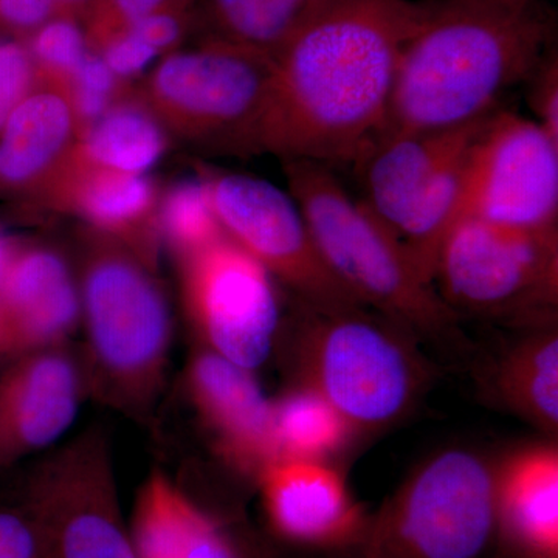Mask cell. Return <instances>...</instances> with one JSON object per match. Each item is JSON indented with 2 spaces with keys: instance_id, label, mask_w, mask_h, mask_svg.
<instances>
[{
  "instance_id": "83f0119b",
  "label": "cell",
  "mask_w": 558,
  "mask_h": 558,
  "mask_svg": "<svg viewBox=\"0 0 558 558\" xmlns=\"http://www.w3.org/2000/svg\"><path fill=\"white\" fill-rule=\"evenodd\" d=\"M73 105L84 132L117 102L132 94L130 83L113 75L97 51H89L70 80ZM84 135V134H83Z\"/></svg>"
},
{
  "instance_id": "2e32d148",
  "label": "cell",
  "mask_w": 558,
  "mask_h": 558,
  "mask_svg": "<svg viewBox=\"0 0 558 558\" xmlns=\"http://www.w3.org/2000/svg\"><path fill=\"white\" fill-rule=\"evenodd\" d=\"M54 211L78 216L89 229L116 238L156 267L160 191L145 174L109 170L73 148L38 196Z\"/></svg>"
},
{
  "instance_id": "e0dca14e",
  "label": "cell",
  "mask_w": 558,
  "mask_h": 558,
  "mask_svg": "<svg viewBox=\"0 0 558 558\" xmlns=\"http://www.w3.org/2000/svg\"><path fill=\"white\" fill-rule=\"evenodd\" d=\"M488 117L453 130L380 135L355 165L366 207L399 238L413 209L468 156Z\"/></svg>"
},
{
  "instance_id": "44dd1931",
  "label": "cell",
  "mask_w": 558,
  "mask_h": 558,
  "mask_svg": "<svg viewBox=\"0 0 558 558\" xmlns=\"http://www.w3.org/2000/svg\"><path fill=\"white\" fill-rule=\"evenodd\" d=\"M130 531L137 558H245L229 529L159 470L140 487Z\"/></svg>"
},
{
  "instance_id": "603a6c76",
  "label": "cell",
  "mask_w": 558,
  "mask_h": 558,
  "mask_svg": "<svg viewBox=\"0 0 558 558\" xmlns=\"http://www.w3.org/2000/svg\"><path fill=\"white\" fill-rule=\"evenodd\" d=\"M332 0H193L197 40L229 44L274 60Z\"/></svg>"
},
{
  "instance_id": "8992f818",
  "label": "cell",
  "mask_w": 558,
  "mask_h": 558,
  "mask_svg": "<svg viewBox=\"0 0 558 558\" xmlns=\"http://www.w3.org/2000/svg\"><path fill=\"white\" fill-rule=\"evenodd\" d=\"M497 538V462L478 451L433 454L374 515L360 558H483Z\"/></svg>"
},
{
  "instance_id": "7a4b0ae2",
  "label": "cell",
  "mask_w": 558,
  "mask_h": 558,
  "mask_svg": "<svg viewBox=\"0 0 558 558\" xmlns=\"http://www.w3.org/2000/svg\"><path fill=\"white\" fill-rule=\"evenodd\" d=\"M557 14L545 0H425L403 46L388 132L453 130L501 109L553 49Z\"/></svg>"
},
{
  "instance_id": "7402d4cb",
  "label": "cell",
  "mask_w": 558,
  "mask_h": 558,
  "mask_svg": "<svg viewBox=\"0 0 558 558\" xmlns=\"http://www.w3.org/2000/svg\"><path fill=\"white\" fill-rule=\"evenodd\" d=\"M488 396L549 436L558 427V336L553 322L527 328L487 369Z\"/></svg>"
},
{
  "instance_id": "4316f807",
  "label": "cell",
  "mask_w": 558,
  "mask_h": 558,
  "mask_svg": "<svg viewBox=\"0 0 558 558\" xmlns=\"http://www.w3.org/2000/svg\"><path fill=\"white\" fill-rule=\"evenodd\" d=\"M31 51L36 75L70 83L90 47L86 32L73 17H54L32 33Z\"/></svg>"
},
{
  "instance_id": "4fadbf2b",
  "label": "cell",
  "mask_w": 558,
  "mask_h": 558,
  "mask_svg": "<svg viewBox=\"0 0 558 558\" xmlns=\"http://www.w3.org/2000/svg\"><path fill=\"white\" fill-rule=\"evenodd\" d=\"M84 395L83 366L65 344L11 359L0 374V469L57 444Z\"/></svg>"
},
{
  "instance_id": "ffe728a7",
  "label": "cell",
  "mask_w": 558,
  "mask_h": 558,
  "mask_svg": "<svg viewBox=\"0 0 558 558\" xmlns=\"http://www.w3.org/2000/svg\"><path fill=\"white\" fill-rule=\"evenodd\" d=\"M510 558H558V450L532 446L497 464V538Z\"/></svg>"
},
{
  "instance_id": "d4e9b609",
  "label": "cell",
  "mask_w": 558,
  "mask_h": 558,
  "mask_svg": "<svg viewBox=\"0 0 558 558\" xmlns=\"http://www.w3.org/2000/svg\"><path fill=\"white\" fill-rule=\"evenodd\" d=\"M278 459L325 462L355 435L339 411L307 385L271 400Z\"/></svg>"
},
{
  "instance_id": "d6986e66",
  "label": "cell",
  "mask_w": 558,
  "mask_h": 558,
  "mask_svg": "<svg viewBox=\"0 0 558 558\" xmlns=\"http://www.w3.org/2000/svg\"><path fill=\"white\" fill-rule=\"evenodd\" d=\"M83 134L70 83L38 78L0 130V183L38 197Z\"/></svg>"
},
{
  "instance_id": "f1b7e54d",
  "label": "cell",
  "mask_w": 558,
  "mask_h": 558,
  "mask_svg": "<svg viewBox=\"0 0 558 558\" xmlns=\"http://www.w3.org/2000/svg\"><path fill=\"white\" fill-rule=\"evenodd\" d=\"M193 0H95L86 14V36L92 51L113 36L161 11L191 9Z\"/></svg>"
},
{
  "instance_id": "d590c367",
  "label": "cell",
  "mask_w": 558,
  "mask_h": 558,
  "mask_svg": "<svg viewBox=\"0 0 558 558\" xmlns=\"http://www.w3.org/2000/svg\"><path fill=\"white\" fill-rule=\"evenodd\" d=\"M53 2L54 5H57L60 17H73V20H78L80 16L86 17L95 0H53Z\"/></svg>"
},
{
  "instance_id": "5b68a950",
  "label": "cell",
  "mask_w": 558,
  "mask_h": 558,
  "mask_svg": "<svg viewBox=\"0 0 558 558\" xmlns=\"http://www.w3.org/2000/svg\"><path fill=\"white\" fill-rule=\"evenodd\" d=\"M301 384L328 400L354 433L405 417L427 388L418 341L366 307H314L299 301Z\"/></svg>"
},
{
  "instance_id": "ac0fdd59",
  "label": "cell",
  "mask_w": 558,
  "mask_h": 558,
  "mask_svg": "<svg viewBox=\"0 0 558 558\" xmlns=\"http://www.w3.org/2000/svg\"><path fill=\"white\" fill-rule=\"evenodd\" d=\"M186 389L202 424L231 465L258 478L277 461L271 400L253 371L202 348L190 360Z\"/></svg>"
},
{
  "instance_id": "4dcf8cb0",
  "label": "cell",
  "mask_w": 558,
  "mask_h": 558,
  "mask_svg": "<svg viewBox=\"0 0 558 558\" xmlns=\"http://www.w3.org/2000/svg\"><path fill=\"white\" fill-rule=\"evenodd\" d=\"M126 32L156 51L157 57L180 49L183 40L193 33L191 9L161 11L138 21Z\"/></svg>"
},
{
  "instance_id": "8fae6325",
  "label": "cell",
  "mask_w": 558,
  "mask_h": 558,
  "mask_svg": "<svg viewBox=\"0 0 558 558\" xmlns=\"http://www.w3.org/2000/svg\"><path fill=\"white\" fill-rule=\"evenodd\" d=\"M202 182L223 233L314 307H363L319 258L289 191L240 172L204 170Z\"/></svg>"
},
{
  "instance_id": "30bf717a",
  "label": "cell",
  "mask_w": 558,
  "mask_h": 558,
  "mask_svg": "<svg viewBox=\"0 0 558 558\" xmlns=\"http://www.w3.org/2000/svg\"><path fill=\"white\" fill-rule=\"evenodd\" d=\"M175 260L183 306L204 348L259 368L281 326L277 279L227 234Z\"/></svg>"
},
{
  "instance_id": "5bb4252c",
  "label": "cell",
  "mask_w": 558,
  "mask_h": 558,
  "mask_svg": "<svg viewBox=\"0 0 558 558\" xmlns=\"http://www.w3.org/2000/svg\"><path fill=\"white\" fill-rule=\"evenodd\" d=\"M81 323L75 270L51 245H14L0 281V357L62 347Z\"/></svg>"
},
{
  "instance_id": "52a82bcc",
  "label": "cell",
  "mask_w": 558,
  "mask_h": 558,
  "mask_svg": "<svg viewBox=\"0 0 558 558\" xmlns=\"http://www.w3.org/2000/svg\"><path fill=\"white\" fill-rule=\"evenodd\" d=\"M274 60L197 40L165 54L135 90L171 137L211 153L256 154Z\"/></svg>"
},
{
  "instance_id": "d6a6232c",
  "label": "cell",
  "mask_w": 558,
  "mask_h": 558,
  "mask_svg": "<svg viewBox=\"0 0 558 558\" xmlns=\"http://www.w3.org/2000/svg\"><path fill=\"white\" fill-rule=\"evenodd\" d=\"M97 53L112 70L113 75L124 83L140 75L157 58L156 51L130 32L113 36L108 43L102 44Z\"/></svg>"
},
{
  "instance_id": "f546056e",
  "label": "cell",
  "mask_w": 558,
  "mask_h": 558,
  "mask_svg": "<svg viewBox=\"0 0 558 558\" xmlns=\"http://www.w3.org/2000/svg\"><path fill=\"white\" fill-rule=\"evenodd\" d=\"M38 83L27 47L20 43H0V130Z\"/></svg>"
},
{
  "instance_id": "7c38bea8",
  "label": "cell",
  "mask_w": 558,
  "mask_h": 558,
  "mask_svg": "<svg viewBox=\"0 0 558 558\" xmlns=\"http://www.w3.org/2000/svg\"><path fill=\"white\" fill-rule=\"evenodd\" d=\"M461 216L506 229L557 230V140L519 113H492L470 148Z\"/></svg>"
},
{
  "instance_id": "9c48e42d",
  "label": "cell",
  "mask_w": 558,
  "mask_h": 558,
  "mask_svg": "<svg viewBox=\"0 0 558 558\" xmlns=\"http://www.w3.org/2000/svg\"><path fill=\"white\" fill-rule=\"evenodd\" d=\"M21 509L38 532L44 558H137L100 432L89 429L44 458Z\"/></svg>"
},
{
  "instance_id": "ba28073f",
  "label": "cell",
  "mask_w": 558,
  "mask_h": 558,
  "mask_svg": "<svg viewBox=\"0 0 558 558\" xmlns=\"http://www.w3.org/2000/svg\"><path fill=\"white\" fill-rule=\"evenodd\" d=\"M433 284L454 314L553 322L558 231H523L461 216L440 244Z\"/></svg>"
},
{
  "instance_id": "3957f363",
  "label": "cell",
  "mask_w": 558,
  "mask_h": 558,
  "mask_svg": "<svg viewBox=\"0 0 558 558\" xmlns=\"http://www.w3.org/2000/svg\"><path fill=\"white\" fill-rule=\"evenodd\" d=\"M76 281L86 332V391L134 418L149 416L170 362L172 317L156 267L116 238L84 229Z\"/></svg>"
},
{
  "instance_id": "277c9868",
  "label": "cell",
  "mask_w": 558,
  "mask_h": 558,
  "mask_svg": "<svg viewBox=\"0 0 558 558\" xmlns=\"http://www.w3.org/2000/svg\"><path fill=\"white\" fill-rule=\"evenodd\" d=\"M282 168L319 258L340 286L418 343L453 352L468 349L461 318L421 274L396 233L348 193L330 167L286 160Z\"/></svg>"
},
{
  "instance_id": "8d00e7d4",
  "label": "cell",
  "mask_w": 558,
  "mask_h": 558,
  "mask_svg": "<svg viewBox=\"0 0 558 558\" xmlns=\"http://www.w3.org/2000/svg\"><path fill=\"white\" fill-rule=\"evenodd\" d=\"M14 242L10 241L9 238L0 234V281H2L3 271L7 269V264H9L11 253H13Z\"/></svg>"
},
{
  "instance_id": "9a60e30c",
  "label": "cell",
  "mask_w": 558,
  "mask_h": 558,
  "mask_svg": "<svg viewBox=\"0 0 558 558\" xmlns=\"http://www.w3.org/2000/svg\"><path fill=\"white\" fill-rule=\"evenodd\" d=\"M269 526L301 548L357 549L369 515L325 462L277 459L256 478Z\"/></svg>"
},
{
  "instance_id": "e575fe53",
  "label": "cell",
  "mask_w": 558,
  "mask_h": 558,
  "mask_svg": "<svg viewBox=\"0 0 558 558\" xmlns=\"http://www.w3.org/2000/svg\"><path fill=\"white\" fill-rule=\"evenodd\" d=\"M54 17L53 0H0V24L11 31L33 33Z\"/></svg>"
},
{
  "instance_id": "cb8c5ba5",
  "label": "cell",
  "mask_w": 558,
  "mask_h": 558,
  "mask_svg": "<svg viewBox=\"0 0 558 558\" xmlns=\"http://www.w3.org/2000/svg\"><path fill=\"white\" fill-rule=\"evenodd\" d=\"M171 135L132 90L84 132L76 149L90 163L145 174L170 149Z\"/></svg>"
},
{
  "instance_id": "1f68e13d",
  "label": "cell",
  "mask_w": 558,
  "mask_h": 558,
  "mask_svg": "<svg viewBox=\"0 0 558 558\" xmlns=\"http://www.w3.org/2000/svg\"><path fill=\"white\" fill-rule=\"evenodd\" d=\"M529 84V105L535 119L550 137L558 142V60L557 50L550 49L532 73Z\"/></svg>"
},
{
  "instance_id": "836d02e7",
  "label": "cell",
  "mask_w": 558,
  "mask_h": 558,
  "mask_svg": "<svg viewBox=\"0 0 558 558\" xmlns=\"http://www.w3.org/2000/svg\"><path fill=\"white\" fill-rule=\"evenodd\" d=\"M0 558H44L38 532L21 508L0 509Z\"/></svg>"
},
{
  "instance_id": "484cf974",
  "label": "cell",
  "mask_w": 558,
  "mask_h": 558,
  "mask_svg": "<svg viewBox=\"0 0 558 558\" xmlns=\"http://www.w3.org/2000/svg\"><path fill=\"white\" fill-rule=\"evenodd\" d=\"M160 234L174 258L207 247L226 236L202 179L175 183L160 199Z\"/></svg>"
},
{
  "instance_id": "6da1fadb",
  "label": "cell",
  "mask_w": 558,
  "mask_h": 558,
  "mask_svg": "<svg viewBox=\"0 0 558 558\" xmlns=\"http://www.w3.org/2000/svg\"><path fill=\"white\" fill-rule=\"evenodd\" d=\"M425 0H332L274 58L256 154L357 165L387 126Z\"/></svg>"
}]
</instances>
